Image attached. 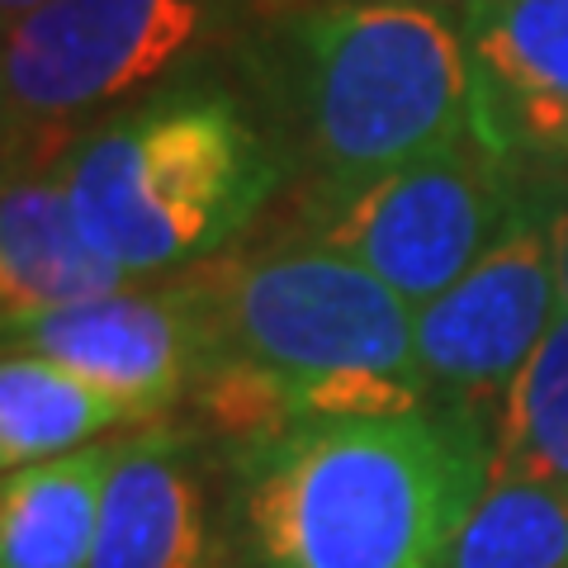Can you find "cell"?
I'll return each instance as SVG.
<instances>
[{
  "label": "cell",
  "mask_w": 568,
  "mask_h": 568,
  "mask_svg": "<svg viewBox=\"0 0 568 568\" xmlns=\"http://www.w3.org/2000/svg\"><path fill=\"white\" fill-rule=\"evenodd\" d=\"M517 209L521 190L484 142L465 133L346 200L313 204L304 237L346 252L422 308L503 237Z\"/></svg>",
  "instance_id": "obj_6"
},
{
  "label": "cell",
  "mask_w": 568,
  "mask_h": 568,
  "mask_svg": "<svg viewBox=\"0 0 568 568\" xmlns=\"http://www.w3.org/2000/svg\"><path fill=\"white\" fill-rule=\"evenodd\" d=\"M185 568H209V555H204V559H194V564H185Z\"/></svg>",
  "instance_id": "obj_19"
},
{
  "label": "cell",
  "mask_w": 568,
  "mask_h": 568,
  "mask_svg": "<svg viewBox=\"0 0 568 568\" xmlns=\"http://www.w3.org/2000/svg\"><path fill=\"white\" fill-rule=\"evenodd\" d=\"M209 555L204 507L171 436L123 440L91 568H185Z\"/></svg>",
  "instance_id": "obj_12"
},
{
  "label": "cell",
  "mask_w": 568,
  "mask_h": 568,
  "mask_svg": "<svg viewBox=\"0 0 568 568\" xmlns=\"http://www.w3.org/2000/svg\"><path fill=\"white\" fill-rule=\"evenodd\" d=\"M39 6H48V0H0V10H6V24L20 20V14H29V10H39Z\"/></svg>",
  "instance_id": "obj_17"
},
{
  "label": "cell",
  "mask_w": 568,
  "mask_h": 568,
  "mask_svg": "<svg viewBox=\"0 0 568 568\" xmlns=\"http://www.w3.org/2000/svg\"><path fill=\"white\" fill-rule=\"evenodd\" d=\"M440 568H568V488L488 478Z\"/></svg>",
  "instance_id": "obj_15"
},
{
  "label": "cell",
  "mask_w": 568,
  "mask_h": 568,
  "mask_svg": "<svg viewBox=\"0 0 568 568\" xmlns=\"http://www.w3.org/2000/svg\"><path fill=\"white\" fill-rule=\"evenodd\" d=\"M104 256L138 275L194 271L284 181L271 133L223 91H175L104 119L52 166Z\"/></svg>",
  "instance_id": "obj_4"
},
{
  "label": "cell",
  "mask_w": 568,
  "mask_h": 568,
  "mask_svg": "<svg viewBox=\"0 0 568 568\" xmlns=\"http://www.w3.org/2000/svg\"><path fill=\"white\" fill-rule=\"evenodd\" d=\"M493 478L568 488V308L507 388L493 426Z\"/></svg>",
  "instance_id": "obj_14"
},
{
  "label": "cell",
  "mask_w": 568,
  "mask_h": 568,
  "mask_svg": "<svg viewBox=\"0 0 568 568\" xmlns=\"http://www.w3.org/2000/svg\"><path fill=\"white\" fill-rule=\"evenodd\" d=\"M123 440L6 469L0 488V568H91L104 493Z\"/></svg>",
  "instance_id": "obj_11"
},
{
  "label": "cell",
  "mask_w": 568,
  "mask_h": 568,
  "mask_svg": "<svg viewBox=\"0 0 568 568\" xmlns=\"http://www.w3.org/2000/svg\"><path fill=\"white\" fill-rule=\"evenodd\" d=\"M252 77L284 133V166L308 181V209L474 133L469 52L436 6H298L256 33Z\"/></svg>",
  "instance_id": "obj_2"
},
{
  "label": "cell",
  "mask_w": 568,
  "mask_h": 568,
  "mask_svg": "<svg viewBox=\"0 0 568 568\" xmlns=\"http://www.w3.org/2000/svg\"><path fill=\"white\" fill-rule=\"evenodd\" d=\"M209 317V355L261 369L298 422L426 407L417 308L346 252L294 237L190 271Z\"/></svg>",
  "instance_id": "obj_3"
},
{
  "label": "cell",
  "mask_w": 568,
  "mask_h": 568,
  "mask_svg": "<svg viewBox=\"0 0 568 568\" xmlns=\"http://www.w3.org/2000/svg\"><path fill=\"white\" fill-rule=\"evenodd\" d=\"M568 200L526 194L484 256L417 308V365L432 403L497 426L511 379L564 313L555 223Z\"/></svg>",
  "instance_id": "obj_7"
},
{
  "label": "cell",
  "mask_w": 568,
  "mask_h": 568,
  "mask_svg": "<svg viewBox=\"0 0 568 568\" xmlns=\"http://www.w3.org/2000/svg\"><path fill=\"white\" fill-rule=\"evenodd\" d=\"M455 24L474 77V138L521 200H568V0H469Z\"/></svg>",
  "instance_id": "obj_8"
},
{
  "label": "cell",
  "mask_w": 568,
  "mask_h": 568,
  "mask_svg": "<svg viewBox=\"0 0 568 568\" xmlns=\"http://www.w3.org/2000/svg\"><path fill=\"white\" fill-rule=\"evenodd\" d=\"M129 271L85 237L58 171L10 175L0 200V304L29 317L129 290Z\"/></svg>",
  "instance_id": "obj_10"
},
{
  "label": "cell",
  "mask_w": 568,
  "mask_h": 568,
  "mask_svg": "<svg viewBox=\"0 0 568 568\" xmlns=\"http://www.w3.org/2000/svg\"><path fill=\"white\" fill-rule=\"evenodd\" d=\"M413 6H469V0H413Z\"/></svg>",
  "instance_id": "obj_18"
},
{
  "label": "cell",
  "mask_w": 568,
  "mask_h": 568,
  "mask_svg": "<svg viewBox=\"0 0 568 568\" xmlns=\"http://www.w3.org/2000/svg\"><path fill=\"white\" fill-rule=\"evenodd\" d=\"M237 0H48L6 24V133L110 110L233 20Z\"/></svg>",
  "instance_id": "obj_5"
},
{
  "label": "cell",
  "mask_w": 568,
  "mask_h": 568,
  "mask_svg": "<svg viewBox=\"0 0 568 568\" xmlns=\"http://www.w3.org/2000/svg\"><path fill=\"white\" fill-rule=\"evenodd\" d=\"M555 252H559V294L568 308V204L559 209V223H555Z\"/></svg>",
  "instance_id": "obj_16"
},
{
  "label": "cell",
  "mask_w": 568,
  "mask_h": 568,
  "mask_svg": "<svg viewBox=\"0 0 568 568\" xmlns=\"http://www.w3.org/2000/svg\"><path fill=\"white\" fill-rule=\"evenodd\" d=\"M6 351H33L77 369L142 422L190 394L209 351V317L185 271L166 290H114L85 304L6 317Z\"/></svg>",
  "instance_id": "obj_9"
},
{
  "label": "cell",
  "mask_w": 568,
  "mask_h": 568,
  "mask_svg": "<svg viewBox=\"0 0 568 568\" xmlns=\"http://www.w3.org/2000/svg\"><path fill=\"white\" fill-rule=\"evenodd\" d=\"M488 478V426L426 403L246 446L237 507L256 568H440Z\"/></svg>",
  "instance_id": "obj_1"
},
{
  "label": "cell",
  "mask_w": 568,
  "mask_h": 568,
  "mask_svg": "<svg viewBox=\"0 0 568 568\" xmlns=\"http://www.w3.org/2000/svg\"><path fill=\"white\" fill-rule=\"evenodd\" d=\"M123 422L138 417L110 388L48 355L6 351V365H0V465L6 469L85 450Z\"/></svg>",
  "instance_id": "obj_13"
}]
</instances>
